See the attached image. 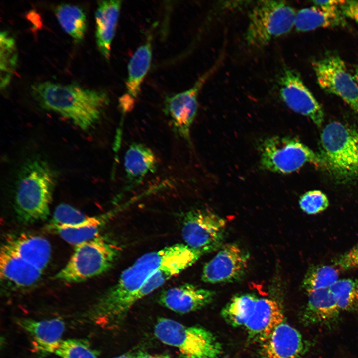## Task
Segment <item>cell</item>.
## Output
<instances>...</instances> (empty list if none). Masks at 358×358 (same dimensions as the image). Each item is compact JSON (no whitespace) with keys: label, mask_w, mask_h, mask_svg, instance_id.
<instances>
[{"label":"cell","mask_w":358,"mask_h":358,"mask_svg":"<svg viewBox=\"0 0 358 358\" xmlns=\"http://www.w3.org/2000/svg\"><path fill=\"white\" fill-rule=\"evenodd\" d=\"M195 251L185 244H176L142 255L95 303L89 313L90 318L106 328L119 325L136 302L139 290L157 270Z\"/></svg>","instance_id":"6da1fadb"},{"label":"cell","mask_w":358,"mask_h":358,"mask_svg":"<svg viewBox=\"0 0 358 358\" xmlns=\"http://www.w3.org/2000/svg\"><path fill=\"white\" fill-rule=\"evenodd\" d=\"M31 91L42 107L70 119L84 131L99 123L109 103L106 92L77 84L44 81L33 84Z\"/></svg>","instance_id":"7a4b0ae2"},{"label":"cell","mask_w":358,"mask_h":358,"mask_svg":"<svg viewBox=\"0 0 358 358\" xmlns=\"http://www.w3.org/2000/svg\"><path fill=\"white\" fill-rule=\"evenodd\" d=\"M56 182L55 173L45 160L34 157L23 164L14 197L15 212L21 222L32 224L48 218Z\"/></svg>","instance_id":"3957f363"},{"label":"cell","mask_w":358,"mask_h":358,"mask_svg":"<svg viewBox=\"0 0 358 358\" xmlns=\"http://www.w3.org/2000/svg\"><path fill=\"white\" fill-rule=\"evenodd\" d=\"M320 153L324 168L340 182L358 178V130L333 121L323 128Z\"/></svg>","instance_id":"277c9868"},{"label":"cell","mask_w":358,"mask_h":358,"mask_svg":"<svg viewBox=\"0 0 358 358\" xmlns=\"http://www.w3.org/2000/svg\"><path fill=\"white\" fill-rule=\"evenodd\" d=\"M121 251V247L116 241L99 235L75 245L69 260L53 278L72 283L102 274L113 267Z\"/></svg>","instance_id":"5b68a950"},{"label":"cell","mask_w":358,"mask_h":358,"mask_svg":"<svg viewBox=\"0 0 358 358\" xmlns=\"http://www.w3.org/2000/svg\"><path fill=\"white\" fill-rule=\"evenodd\" d=\"M154 334L163 343L177 348L184 358H218L222 353L217 339L202 327H188L160 318L155 326Z\"/></svg>","instance_id":"8992f818"},{"label":"cell","mask_w":358,"mask_h":358,"mask_svg":"<svg viewBox=\"0 0 358 358\" xmlns=\"http://www.w3.org/2000/svg\"><path fill=\"white\" fill-rule=\"evenodd\" d=\"M296 13L285 1L260 0L251 8L245 39L252 47H261L289 33L294 26Z\"/></svg>","instance_id":"52a82bcc"},{"label":"cell","mask_w":358,"mask_h":358,"mask_svg":"<svg viewBox=\"0 0 358 358\" xmlns=\"http://www.w3.org/2000/svg\"><path fill=\"white\" fill-rule=\"evenodd\" d=\"M259 150L261 167L269 171L290 173L307 163L323 167L320 154L294 138L278 136L267 138L259 145Z\"/></svg>","instance_id":"ba28073f"},{"label":"cell","mask_w":358,"mask_h":358,"mask_svg":"<svg viewBox=\"0 0 358 358\" xmlns=\"http://www.w3.org/2000/svg\"><path fill=\"white\" fill-rule=\"evenodd\" d=\"M226 222L208 209H194L186 212L181 226L185 245L202 255L222 246Z\"/></svg>","instance_id":"9c48e42d"},{"label":"cell","mask_w":358,"mask_h":358,"mask_svg":"<svg viewBox=\"0 0 358 358\" xmlns=\"http://www.w3.org/2000/svg\"><path fill=\"white\" fill-rule=\"evenodd\" d=\"M317 83L326 92L335 95L358 113V85L345 63L334 52L312 62Z\"/></svg>","instance_id":"30bf717a"},{"label":"cell","mask_w":358,"mask_h":358,"mask_svg":"<svg viewBox=\"0 0 358 358\" xmlns=\"http://www.w3.org/2000/svg\"><path fill=\"white\" fill-rule=\"evenodd\" d=\"M217 65L201 76L188 90L165 99L164 111L169 118L172 130L176 135L189 145L191 143V128L197 112L199 92Z\"/></svg>","instance_id":"8fae6325"},{"label":"cell","mask_w":358,"mask_h":358,"mask_svg":"<svg viewBox=\"0 0 358 358\" xmlns=\"http://www.w3.org/2000/svg\"><path fill=\"white\" fill-rule=\"evenodd\" d=\"M278 83L280 95L285 104L320 127L324 119L323 109L299 73L293 69L284 67L280 74Z\"/></svg>","instance_id":"7c38bea8"},{"label":"cell","mask_w":358,"mask_h":358,"mask_svg":"<svg viewBox=\"0 0 358 358\" xmlns=\"http://www.w3.org/2000/svg\"><path fill=\"white\" fill-rule=\"evenodd\" d=\"M249 254L235 243L222 246L204 266L201 279L206 283H223L239 280L248 268Z\"/></svg>","instance_id":"4fadbf2b"},{"label":"cell","mask_w":358,"mask_h":358,"mask_svg":"<svg viewBox=\"0 0 358 358\" xmlns=\"http://www.w3.org/2000/svg\"><path fill=\"white\" fill-rule=\"evenodd\" d=\"M152 56V37L150 36L136 49L128 63L125 92L119 100V107L123 116L134 106L142 83L150 68Z\"/></svg>","instance_id":"5bb4252c"},{"label":"cell","mask_w":358,"mask_h":358,"mask_svg":"<svg viewBox=\"0 0 358 358\" xmlns=\"http://www.w3.org/2000/svg\"><path fill=\"white\" fill-rule=\"evenodd\" d=\"M307 343L295 328L282 323L262 343V358H299L307 350Z\"/></svg>","instance_id":"9a60e30c"},{"label":"cell","mask_w":358,"mask_h":358,"mask_svg":"<svg viewBox=\"0 0 358 358\" xmlns=\"http://www.w3.org/2000/svg\"><path fill=\"white\" fill-rule=\"evenodd\" d=\"M214 295V291L185 283L162 292L159 302L176 312L186 313L207 306L213 301Z\"/></svg>","instance_id":"2e32d148"},{"label":"cell","mask_w":358,"mask_h":358,"mask_svg":"<svg viewBox=\"0 0 358 358\" xmlns=\"http://www.w3.org/2000/svg\"><path fill=\"white\" fill-rule=\"evenodd\" d=\"M157 165L156 155L149 147L140 143H131L124 157L123 192L129 191L140 185L148 175L156 171Z\"/></svg>","instance_id":"e0dca14e"},{"label":"cell","mask_w":358,"mask_h":358,"mask_svg":"<svg viewBox=\"0 0 358 358\" xmlns=\"http://www.w3.org/2000/svg\"><path fill=\"white\" fill-rule=\"evenodd\" d=\"M2 245L42 271L50 260L51 245L39 235L26 233L8 235Z\"/></svg>","instance_id":"ac0fdd59"},{"label":"cell","mask_w":358,"mask_h":358,"mask_svg":"<svg viewBox=\"0 0 358 358\" xmlns=\"http://www.w3.org/2000/svg\"><path fill=\"white\" fill-rule=\"evenodd\" d=\"M283 319L282 311L276 301L258 298L254 312L245 327L251 339L262 343L283 323Z\"/></svg>","instance_id":"d6986e66"},{"label":"cell","mask_w":358,"mask_h":358,"mask_svg":"<svg viewBox=\"0 0 358 358\" xmlns=\"http://www.w3.org/2000/svg\"><path fill=\"white\" fill-rule=\"evenodd\" d=\"M43 273V271L1 245L0 252L1 280L18 288L28 287L37 283Z\"/></svg>","instance_id":"ffe728a7"},{"label":"cell","mask_w":358,"mask_h":358,"mask_svg":"<svg viewBox=\"0 0 358 358\" xmlns=\"http://www.w3.org/2000/svg\"><path fill=\"white\" fill-rule=\"evenodd\" d=\"M17 323L32 338L37 350L48 353H52L62 340L65 328L64 322L59 318L42 320L20 318Z\"/></svg>","instance_id":"44dd1931"},{"label":"cell","mask_w":358,"mask_h":358,"mask_svg":"<svg viewBox=\"0 0 358 358\" xmlns=\"http://www.w3.org/2000/svg\"><path fill=\"white\" fill-rule=\"evenodd\" d=\"M122 1L101 0L98 2L95 13V37L97 47L107 60L110 57L111 45L115 35Z\"/></svg>","instance_id":"7402d4cb"},{"label":"cell","mask_w":358,"mask_h":358,"mask_svg":"<svg viewBox=\"0 0 358 358\" xmlns=\"http://www.w3.org/2000/svg\"><path fill=\"white\" fill-rule=\"evenodd\" d=\"M124 207H119L98 215L89 216L77 225L55 226L47 230L58 235L67 242L76 245L99 236L103 227Z\"/></svg>","instance_id":"603a6c76"},{"label":"cell","mask_w":358,"mask_h":358,"mask_svg":"<svg viewBox=\"0 0 358 358\" xmlns=\"http://www.w3.org/2000/svg\"><path fill=\"white\" fill-rule=\"evenodd\" d=\"M308 296L302 314L306 325H329L338 318L341 310L329 288L311 292Z\"/></svg>","instance_id":"cb8c5ba5"},{"label":"cell","mask_w":358,"mask_h":358,"mask_svg":"<svg viewBox=\"0 0 358 358\" xmlns=\"http://www.w3.org/2000/svg\"><path fill=\"white\" fill-rule=\"evenodd\" d=\"M344 17L341 10L326 11L314 5L296 13L294 27L299 32H307L318 28L344 26Z\"/></svg>","instance_id":"d4e9b609"},{"label":"cell","mask_w":358,"mask_h":358,"mask_svg":"<svg viewBox=\"0 0 358 358\" xmlns=\"http://www.w3.org/2000/svg\"><path fill=\"white\" fill-rule=\"evenodd\" d=\"M61 27L76 42H80L84 38L87 30L85 12L78 6L70 4L58 5L55 10Z\"/></svg>","instance_id":"484cf974"},{"label":"cell","mask_w":358,"mask_h":358,"mask_svg":"<svg viewBox=\"0 0 358 358\" xmlns=\"http://www.w3.org/2000/svg\"><path fill=\"white\" fill-rule=\"evenodd\" d=\"M258 298L251 294L233 297L221 311L223 318L232 326H245L254 312Z\"/></svg>","instance_id":"4316f807"},{"label":"cell","mask_w":358,"mask_h":358,"mask_svg":"<svg viewBox=\"0 0 358 358\" xmlns=\"http://www.w3.org/2000/svg\"><path fill=\"white\" fill-rule=\"evenodd\" d=\"M0 87L2 89L7 87L13 75L18 61V55L14 38L6 31L0 34Z\"/></svg>","instance_id":"83f0119b"},{"label":"cell","mask_w":358,"mask_h":358,"mask_svg":"<svg viewBox=\"0 0 358 358\" xmlns=\"http://www.w3.org/2000/svg\"><path fill=\"white\" fill-rule=\"evenodd\" d=\"M339 270L334 266L317 265L307 270L302 281V287L307 294L316 290L329 288L338 280Z\"/></svg>","instance_id":"f1b7e54d"},{"label":"cell","mask_w":358,"mask_h":358,"mask_svg":"<svg viewBox=\"0 0 358 358\" xmlns=\"http://www.w3.org/2000/svg\"><path fill=\"white\" fill-rule=\"evenodd\" d=\"M341 311H352L358 308V279L338 280L329 288Z\"/></svg>","instance_id":"f546056e"},{"label":"cell","mask_w":358,"mask_h":358,"mask_svg":"<svg viewBox=\"0 0 358 358\" xmlns=\"http://www.w3.org/2000/svg\"><path fill=\"white\" fill-rule=\"evenodd\" d=\"M52 353L61 358H98L87 341L78 339L61 340Z\"/></svg>","instance_id":"4dcf8cb0"},{"label":"cell","mask_w":358,"mask_h":358,"mask_svg":"<svg viewBox=\"0 0 358 358\" xmlns=\"http://www.w3.org/2000/svg\"><path fill=\"white\" fill-rule=\"evenodd\" d=\"M89 216L70 205L60 204L55 208L52 217L46 228L75 225L84 221Z\"/></svg>","instance_id":"1f68e13d"},{"label":"cell","mask_w":358,"mask_h":358,"mask_svg":"<svg viewBox=\"0 0 358 358\" xmlns=\"http://www.w3.org/2000/svg\"><path fill=\"white\" fill-rule=\"evenodd\" d=\"M301 210L309 215H315L322 212L329 206L327 196L320 190L309 191L303 194L299 201Z\"/></svg>","instance_id":"d6a6232c"},{"label":"cell","mask_w":358,"mask_h":358,"mask_svg":"<svg viewBox=\"0 0 358 358\" xmlns=\"http://www.w3.org/2000/svg\"><path fill=\"white\" fill-rule=\"evenodd\" d=\"M335 266L342 270L358 268V243L335 261Z\"/></svg>","instance_id":"836d02e7"},{"label":"cell","mask_w":358,"mask_h":358,"mask_svg":"<svg viewBox=\"0 0 358 358\" xmlns=\"http://www.w3.org/2000/svg\"><path fill=\"white\" fill-rule=\"evenodd\" d=\"M340 8L344 16L358 23V1L344 0Z\"/></svg>","instance_id":"e575fe53"},{"label":"cell","mask_w":358,"mask_h":358,"mask_svg":"<svg viewBox=\"0 0 358 358\" xmlns=\"http://www.w3.org/2000/svg\"><path fill=\"white\" fill-rule=\"evenodd\" d=\"M344 0H314V6L324 10L337 11L340 10V6Z\"/></svg>","instance_id":"d590c367"},{"label":"cell","mask_w":358,"mask_h":358,"mask_svg":"<svg viewBox=\"0 0 358 358\" xmlns=\"http://www.w3.org/2000/svg\"><path fill=\"white\" fill-rule=\"evenodd\" d=\"M135 358H160V356H153L147 353L140 352L137 354Z\"/></svg>","instance_id":"8d00e7d4"},{"label":"cell","mask_w":358,"mask_h":358,"mask_svg":"<svg viewBox=\"0 0 358 358\" xmlns=\"http://www.w3.org/2000/svg\"><path fill=\"white\" fill-rule=\"evenodd\" d=\"M114 358H134V356L131 353L127 352Z\"/></svg>","instance_id":"74e56055"},{"label":"cell","mask_w":358,"mask_h":358,"mask_svg":"<svg viewBox=\"0 0 358 358\" xmlns=\"http://www.w3.org/2000/svg\"><path fill=\"white\" fill-rule=\"evenodd\" d=\"M354 77L358 83V65L355 67Z\"/></svg>","instance_id":"f35d334b"},{"label":"cell","mask_w":358,"mask_h":358,"mask_svg":"<svg viewBox=\"0 0 358 358\" xmlns=\"http://www.w3.org/2000/svg\"><path fill=\"white\" fill-rule=\"evenodd\" d=\"M160 358H170L168 355L160 356Z\"/></svg>","instance_id":"ab89813d"}]
</instances>
